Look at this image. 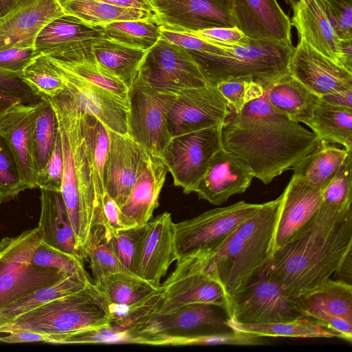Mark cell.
Here are the masks:
<instances>
[{
    "label": "cell",
    "mask_w": 352,
    "mask_h": 352,
    "mask_svg": "<svg viewBox=\"0 0 352 352\" xmlns=\"http://www.w3.org/2000/svg\"><path fill=\"white\" fill-rule=\"evenodd\" d=\"M50 60L57 67L65 83L66 90L82 111L97 118L109 130L128 134L129 102Z\"/></svg>",
    "instance_id": "cell-23"
},
{
    "label": "cell",
    "mask_w": 352,
    "mask_h": 352,
    "mask_svg": "<svg viewBox=\"0 0 352 352\" xmlns=\"http://www.w3.org/2000/svg\"><path fill=\"white\" fill-rule=\"evenodd\" d=\"M228 318L242 324L292 321L303 316L268 274L267 265L247 286L228 296Z\"/></svg>",
    "instance_id": "cell-12"
},
{
    "label": "cell",
    "mask_w": 352,
    "mask_h": 352,
    "mask_svg": "<svg viewBox=\"0 0 352 352\" xmlns=\"http://www.w3.org/2000/svg\"><path fill=\"white\" fill-rule=\"evenodd\" d=\"M108 303L94 283L49 302L0 327V333L28 331L58 344L78 331L112 324Z\"/></svg>",
    "instance_id": "cell-5"
},
{
    "label": "cell",
    "mask_w": 352,
    "mask_h": 352,
    "mask_svg": "<svg viewBox=\"0 0 352 352\" xmlns=\"http://www.w3.org/2000/svg\"><path fill=\"white\" fill-rule=\"evenodd\" d=\"M173 221L164 212L144 226L132 273L159 288L160 280L177 260L173 241Z\"/></svg>",
    "instance_id": "cell-18"
},
{
    "label": "cell",
    "mask_w": 352,
    "mask_h": 352,
    "mask_svg": "<svg viewBox=\"0 0 352 352\" xmlns=\"http://www.w3.org/2000/svg\"><path fill=\"white\" fill-rule=\"evenodd\" d=\"M57 1L65 14L75 16L93 26L118 21L155 19V14L148 11L118 6L98 0Z\"/></svg>",
    "instance_id": "cell-37"
},
{
    "label": "cell",
    "mask_w": 352,
    "mask_h": 352,
    "mask_svg": "<svg viewBox=\"0 0 352 352\" xmlns=\"http://www.w3.org/2000/svg\"><path fill=\"white\" fill-rule=\"evenodd\" d=\"M41 241L38 226L0 241V311L69 274L32 263Z\"/></svg>",
    "instance_id": "cell-8"
},
{
    "label": "cell",
    "mask_w": 352,
    "mask_h": 352,
    "mask_svg": "<svg viewBox=\"0 0 352 352\" xmlns=\"http://www.w3.org/2000/svg\"><path fill=\"white\" fill-rule=\"evenodd\" d=\"M63 15L57 0L24 1L0 17V50L34 47L40 30Z\"/></svg>",
    "instance_id": "cell-25"
},
{
    "label": "cell",
    "mask_w": 352,
    "mask_h": 352,
    "mask_svg": "<svg viewBox=\"0 0 352 352\" xmlns=\"http://www.w3.org/2000/svg\"><path fill=\"white\" fill-rule=\"evenodd\" d=\"M351 153L344 148H340L330 144L321 143L317 150L305 156L292 168L293 175L324 191Z\"/></svg>",
    "instance_id": "cell-34"
},
{
    "label": "cell",
    "mask_w": 352,
    "mask_h": 352,
    "mask_svg": "<svg viewBox=\"0 0 352 352\" xmlns=\"http://www.w3.org/2000/svg\"><path fill=\"white\" fill-rule=\"evenodd\" d=\"M219 6L230 12L231 0H211Z\"/></svg>",
    "instance_id": "cell-61"
},
{
    "label": "cell",
    "mask_w": 352,
    "mask_h": 352,
    "mask_svg": "<svg viewBox=\"0 0 352 352\" xmlns=\"http://www.w3.org/2000/svg\"><path fill=\"white\" fill-rule=\"evenodd\" d=\"M261 204L241 201L174 223L173 241L177 259L197 251L216 250Z\"/></svg>",
    "instance_id": "cell-11"
},
{
    "label": "cell",
    "mask_w": 352,
    "mask_h": 352,
    "mask_svg": "<svg viewBox=\"0 0 352 352\" xmlns=\"http://www.w3.org/2000/svg\"><path fill=\"white\" fill-rule=\"evenodd\" d=\"M352 90L331 94L321 97V100L337 106L346 107L352 109Z\"/></svg>",
    "instance_id": "cell-57"
},
{
    "label": "cell",
    "mask_w": 352,
    "mask_h": 352,
    "mask_svg": "<svg viewBox=\"0 0 352 352\" xmlns=\"http://www.w3.org/2000/svg\"><path fill=\"white\" fill-rule=\"evenodd\" d=\"M38 228L42 241L82 261L86 255L78 248L60 192L41 190Z\"/></svg>",
    "instance_id": "cell-29"
},
{
    "label": "cell",
    "mask_w": 352,
    "mask_h": 352,
    "mask_svg": "<svg viewBox=\"0 0 352 352\" xmlns=\"http://www.w3.org/2000/svg\"><path fill=\"white\" fill-rule=\"evenodd\" d=\"M147 51L103 37L94 42L92 54L97 64L129 89L137 76Z\"/></svg>",
    "instance_id": "cell-33"
},
{
    "label": "cell",
    "mask_w": 352,
    "mask_h": 352,
    "mask_svg": "<svg viewBox=\"0 0 352 352\" xmlns=\"http://www.w3.org/2000/svg\"><path fill=\"white\" fill-rule=\"evenodd\" d=\"M306 124L320 143L339 144L352 151V109L321 100Z\"/></svg>",
    "instance_id": "cell-35"
},
{
    "label": "cell",
    "mask_w": 352,
    "mask_h": 352,
    "mask_svg": "<svg viewBox=\"0 0 352 352\" xmlns=\"http://www.w3.org/2000/svg\"><path fill=\"white\" fill-rule=\"evenodd\" d=\"M56 113L63 155L60 192L78 248L87 250L94 230L104 226L103 199L97 194L86 151L82 126V111L65 89L47 99Z\"/></svg>",
    "instance_id": "cell-3"
},
{
    "label": "cell",
    "mask_w": 352,
    "mask_h": 352,
    "mask_svg": "<svg viewBox=\"0 0 352 352\" xmlns=\"http://www.w3.org/2000/svg\"><path fill=\"white\" fill-rule=\"evenodd\" d=\"M216 87L236 113H239L248 102L263 96L265 93L259 84L245 80L222 81Z\"/></svg>",
    "instance_id": "cell-46"
},
{
    "label": "cell",
    "mask_w": 352,
    "mask_h": 352,
    "mask_svg": "<svg viewBox=\"0 0 352 352\" xmlns=\"http://www.w3.org/2000/svg\"><path fill=\"white\" fill-rule=\"evenodd\" d=\"M138 74L155 89L175 94L208 84L192 54L162 37L147 50Z\"/></svg>",
    "instance_id": "cell-14"
},
{
    "label": "cell",
    "mask_w": 352,
    "mask_h": 352,
    "mask_svg": "<svg viewBox=\"0 0 352 352\" xmlns=\"http://www.w3.org/2000/svg\"><path fill=\"white\" fill-rule=\"evenodd\" d=\"M232 109L214 85L184 90L177 94L168 113L169 133L173 137L223 125Z\"/></svg>",
    "instance_id": "cell-15"
},
{
    "label": "cell",
    "mask_w": 352,
    "mask_h": 352,
    "mask_svg": "<svg viewBox=\"0 0 352 352\" xmlns=\"http://www.w3.org/2000/svg\"><path fill=\"white\" fill-rule=\"evenodd\" d=\"M144 226L121 229L115 233L107 230L116 255L131 273Z\"/></svg>",
    "instance_id": "cell-49"
},
{
    "label": "cell",
    "mask_w": 352,
    "mask_h": 352,
    "mask_svg": "<svg viewBox=\"0 0 352 352\" xmlns=\"http://www.w3.org/2000/svg\"><path fill=\"white\" fill-rule=\"evenodd\" d=\"M352 155L349 153L337 175L324 190L321 204L338 212L352 209Z\"/></svg>",
    "instance_id": "cell-45"
},
{
    "label": "cell",
    "mask_w": 352,
    "mask_h": 352,
    "mask_svg": "<svg viewBox=\"0 0 352 352\" xmlns=\"http://www.w3.org/2000/svg\"><path fill=\"white\" fill-rule=\"evenodd\" d=\"M299 312L322 311L352 322V286L330 278L292 298Z\"/></svg>",
    "instance_id": "cell-31"
},
{
    "label": "cell",
    "mask_w": 352,
    "mask_h": 352,
    "mask_svg": "<svg viewBox=\"0 0 352 352\" xmlns=\"http://www.w3.org/2000/svg\"><path fill=\"white\" fill-rule=\"evenodd\" d=\"M20 103H23L20 98L0 89V118Z\"/></svg>",
    "instance_id": "cell-59"
},
{
    "label": "cell",
    "mask_w": 352,
    "mask_h": 352,
    "mask_svg": "<svg viewBox=\"0 0 352 352\" xmlns=\"http://www.w3.org/2000/svg\"><path fill=\"white\" fill-rule=\"evenodd\" d=\"M98 26L105 38L145 51L161 38L160 25L155 19L118 21Z\"/></svg>",
    "instance_id": "cell-39"
},
{
    "label": "cell",
    "mask_w": 352,
    "mask_h": 352,
    "mask_svg": "<svg viewBox=\"0 0 352 352\" xmlns=\"http://www.w3.org/2000/svg\"><path fill=\"white\" fill-rule=\"evenodd\" d=\"M94 280L110 273L129 272L119 261L102 226L96 227L89 239L87 250Z\"/></svg>",
    "instance_id": "cell-42"
},
{
    "label": "cell",
    "mask_w": 352,
    "mask_h": 352,
    "mask_svg": "<svg viewBox=\"0 0 352 352\" xmlns=\"http://www.w3.org/2000/svg\"><path fill=\"white\" fill-rule=\"evenodd\" d=\"M254 177V173L247 163L221 147L210 160L193 192L199 199L220 206L231 196L244 192Z\"/></svg>",
    "instance_id": "cell-24"
},
{
    "label": "cell",
    "mask_w": 352,
    "mask_h": 352,
    "mask_svg": "<svg viewBox=\"0 0 352 352\" xmlns=\"http://www.w3.org/2000/svg\"><path fill=\"white\" fill-rule=\"evenodd\" d=\"M222 147L247 163L265 184L317 150L316 135L274 109L265 96L232 109L221 126Z\"/></svg>",
    "instance_id": "cell-1"
},
{
    "label": "cell",
    "mask_w": 352,
    "mask_h": 352,
    "mask_svg": "<svg viewBox=\"0 0 352 352\" xmlns=\"http://www.w3.org/2000/svg\"><path fill=\"white\" fill-rule=\"evenodd\" d=\"M213 255L214 251H197L177 258L175 270L160 285L161 298L152 314L188 304L206 303L223 307L228 316V296L209 269Z\"/></svg>",
    "instance_id": "cell-9"
},
{
    "label": "cell",
    "mask_w": 352,
    "mask_h": 352,
    "mask_svg": "<svg viewBox=\"0 0 352 352\" xmlns=\"http://www.w3.org/2000/svg\"><path fill=\"white\" fill-rule=\"evenodd\" d=\"M120 207L106 193L103 199L104 228L110 233L123 229L120 221Z\"/></svg>",
    "instance_id": "cell-55"
},
{
    "label": "cell",
    "mask_w": 352,
    "mask_h": 352,
    "mask_svg": "<svg viewBox=\"0 0 352 352\" xmlns=\"http://www.w3.org/2000/svg\"><path fill=\"white\" fill-rule=\"evenodd\" d=\"M32 263L54 268L66 274L86 272L84 261L56 250L42 241L32 255Z\"/></svg>",
    "instance_id": "cell-47"
},
{
    "label": "cell",
    "mask_w": 352,
    "mask_h": 352,
    "mask_svg": "<svg viewBox=\"0 0 352 352\" xmlns=\"http://www.w3.org/2000/svg\"><path fill=\"white\" fill-rule=\"evenodd\" d=\"M228 325L234 331L264 338H340L338 333L305 316L292 321L261 324H242L228 319Z\"/></svg>",
    "instance_id": "cell-38"
},
{
    "label": "cell",
    "mask_w": 352,
    "mask_h": 352,
    "mask_svg": "<svg viewBox=\"0 0 352 352\" xmlns=\"http://www.w3.org/2000/svg\"><path fill=\"white\" fill-rule=\"evenodd\" d=\"M19 77L40 98H52L66 89L57 67L43 54L37 55Z\"/></svg>",
    "instance_id": "cell-41"
},
{
    "label": "cell",
    "mask_w": 352,
    "mask_h": 352,
    "mask_svg": "<svg viewBox=\"0 0 352 352\" xmlns=\"http://www.w3.org/2000/svg\"><path fill=\"white\" fill-rule=\"evenodd\" d=\"M352 210L338 212L322 204L305 228L276 250L267 272L291 298L351 266Z\"/></svg>",
    "instance_id": "cell-2"
},
{
    "label": "cell",
    "mask_w": 352,
    "mask_h": 352,
    "mask_svg": "<svg viewBox=\"0 0 352 352\" xmlns=\"http://www.w3.org/2000/svg\"><path fill=\"white\" fill-rule=\"evenodd\" d=\"M59 133L56 113L50 102L41 98L33 131V158L36 176L47 164Z\"/></svg>",
    "instance_id": "cell-40"
},
{
    "label": "cell",
    "mask_w": 352,
    "mask_h": 352,
    "mask_svg": "<svg viewBox=\"0 0 352 352\" xmlns=\"http://www.w3.org/2000/svg\"><path fill=\"white\" fill-rule=\"evenodd\" d=\"M167 172L162 158L148 153L126 201L120 207L123 229L144 226L151 219Z\"/></svg>",
    "instance_id": "cell-27"
},
{
    "label": "cell",
    "mask_w": 352,
    "mask_h": 352,
    "mask_svg": "<svg viewBox=\"0 0 352 352\" xmlns=\"http://www.w3.org/2000/svg\"><path fill=\"white\" fill-rule=\"evenodd\" d=\"M39 101L30 104L20 103L0 118V134L8 142L28 189L36 188L33 131Z\"/></svg>",
    "instance_id": "cell-28"
},
{
    "label": "cell",
    "mask_w": 352,
    "mask_h": 352,
    "mask_svg": "<svg viewBox=\"0 0 352 352\" xmlns=\"http://www.w3.org/2000/svg\"><path fill=\"white\" fill-rule=\"evenodd\" d=\"M229 319L221 307L192 303L149 314L127 328L132 343L150 345H188L198 337L228 331Z\"/></svg>",
    "instance_id": "cell-7"
},
{
    "label": "cell",
    "mask_w": 352,
    "mask_h": 352,
    "mask_svg": "<svg viewBox=\"0 0 352 352\" xmlns=\"http://www.w3.org/2000/svg\"><path fill=\"white\" fill-rule=\"evenodd\" d=\"M106 299L111 316L141 304L160 288L155 287L133 273H110L94 280Z\"/></svg>",
    "instance_id": "cell-32"
},
{
    "label": "cell",
    "mask_w": 352,
    "mask_h": 352,
    "mask_svg": "<svg viewBox=\"0 0 352 352\" xmlns=\"http://www.w3.org/2000/svg\"><path fill=\"white\" fill-rule=\"evenodd\" d=\"M7 334L8 336L0 337V342L22 343L48 342V338L46 336L28 331H17Z\"/></svg>",
    "instance_id": "cell-56"
},
{
    "label": "cell",
    "mask_w": 352,
    "mask_h": 352,
    "mask_svg": "<svg viewBox=\"0 0 352 352\" xmlns=\"http://www.w3.org/2000/svg\"><path fill=\"white\" fill-rule=\"evenodd\" d=\"M0 89L20 98L24 104L36 103L41 100L16 74L2 69H0Z\"/></svg>",
    "instance_id": "cell-54"
},
{
    "label": "cell",
    "mask_w": 352,
    "mask_h": 352,
    "mask_svg": "<svg viewBox=\"0 0 352 352\" xmlns=\"http://www.w3.org/2000/svg\"><path fill=\"white\" fill-rule=\"evenodd\" d=\"M230 14L248 38L293 45L291 20L276 0H231Z\"/></svg>",
    "instance_id": "cell-22"
},
{
    "label": "cell",
    "mask_w": 352,
    "mask_h": 352,
    "mask_svg": "<svg viewBox=\"0 0 352 352\" xmlns=\"http://www.w3.org/2000/svg\"><path fill=\"white\" fill-rule=\"evenodd\" d=\"M39 54L35 47L0 50V69L19 76L24 68Z\"/></svg>",
    "instance_id": "cell-53"
},
{
    "label": "cell",
    "mask_w": 352,
    "mask_h": 352,
    "mask_svg": "<svg viewBox=\"0 0 352 352\" xmlns=\"http://www.w3.org/2000/svg\"><path fill=\"white\" fill-rule=\"evenodd\" d=\"M28 189L7 140L0 134V204Z\"/></svg>",
    "instance_id": "cell-44"
},
{
    "label": "cell",
    "mask_w": 352,
    "mask_h": 352,
    "mask_svg": "<svg viewBox=\"0 0 352 352\" xmlns=\"http://www.w3.org/2000/svg\"><path fill=\"white\" fill-rule=\"evenodd\" d=\"M132 343L126 329L114 324L89 328L74 333L58 344Z\"/></svg>",
    "instance_id": "cell-48"
},
{
    "label": "cell",
    "mask_w": 352,
    "mask_h": 352,
    "mask_svg": "<svg viewBox=\"0 0 352 352\" xmlns=\"http://www.w3.org/2000/svg\"><path fill=\"white\" fill-rule=\"evenodd\" d=\"M155 20L163 27L196 32L235 26L232 14L211 0H149Z\"/></svg>",
    "instance_id": "cell-26"
},
{
    "label": "cell",
    "mask_w": 352,
    "mask_h": 352,
    "mask_svg": "<svg viewBox=\"0 0 352 352\" xmlns=\"http://www.w3.org/2000/svg\"><path fill=\"white\" fill-rule=\"evenodd\" d=\"M323 191L293 175L282 195L272 255L294 239L310 222L322 201Z\"/></svg>",
    "instance_id": "cell-21"
},
{
    "label": "cell",
    "mask_w": 352,
    "mask_h": 352,
    "mask_svg": "<svg viewBox=\"0 0 352 352\" xmlns=\"http://www.w3.org/2000/svg\"><path fill=\"white\" fill-rule=\"evenodd\" d=\"M289 73L319 97L352 90V73L298 39L288 63Z\"/></svg>",
    "instance_id": "cell-19"
},
{
    "label": "cell",
    "mask_w": 352,
    "mask_h": 352,
    "mask_svg": "<svg viewBox=\"0 0 352 352\" xmlns=\"http://www.w3.org/2000/svg\"><path fill=\"white\" fill-rule=\"evenodd\" d=\"M104 37L99 26L65 14L47 23L38 33L34 47L50 58L71 62L94 58L92 45Z\"/></svg>",
    "instance_id": "cell-16"
},
{
    "label": "cell",
    "mask_w": 352,
    "mask_h": 352,
    "mask_svg": "<svg viewBox=\"0 0 352 352\" xmlns=\"http://www.w3.org/2000/svg\"><path fill=\"white\" fill-rule=\"evenodd\" d=\"M177 94L150 86L138 74L128 90V134L147 153L162 157L171 139L167 124Z\"/></svg>",
    "instance_id": "cell-10"
},
{
    "label": "cell",
    "mask_w": 352,
    "mask_h": 352,
    "mask_svg": "<svg viewBox=\"0 0 352 352\" xmlns=\"http://www.w3.org/2000/svg\"><path fill=\"white\" fill-rule=\"evenodd\" d=\"M342 42L352 41V0H320Z\"/></svg>",
    "instance_id": "cell-50"
},
{
    "label": "cell",
    "mask_w": 352,
    "mask_h": 352,
    "mask_svg": "<svg viewBox=\"0 0 352 352\" xmlns=\"http://www.w3.org/2000/svg\"><path fill=\"white\" fill-rule=\"evenodd\" d=\"M25 0H0V17L6 14Z\"/></svg>",
    "instance_id": "cell-60"
},
{
    "label": "cell",
    "mask_w": 352,
    "mask_h": 352,
    "mask_svg": "<svg viewBox=\"0 0 352 352\" xmlns=\"http://www.w3.org/2000/svg\"><path fill=\"white\" fill-rule=\"evenodd\" d=\"M264 96L276 111L295 122L307 124L321 101L320 97L309 90L287 73L270 85Z\"/></svg>",
    "instance_id": "cell-30"
},
{
    "label": "cell",
    "mask_w": 352,
    "mask_h": 352,
    "mask_svg": "<svg viewBox=\"0 0 352 352\" xmlns=\"http://www.w3.org/2000/svg\"><path fill=\"white\" fill-rule=\"evenodd\" d=\"M63 155L60 133L53 153L45 167L36 174V187L60 192L63 178Z\"/></svg>",
    "instance_id": "cell-51"
},
{
    "label": "cell",
    "mask_w": 352,
    "mask_h": 352,
    "mask_svg": "<svg viewBox=\"0 0 352 352\" xmlns=\"http://www.w3.org/2000/svg\"><path fill=\"white\" fill-rule=\"evenodd\" d=\"M219 45L218 54L192 55L208 83L212 85L226 80H245L259 84L265 91L278 78L289 73L293 45L254 39L243 45Z\"/></svg>",
    "instance_id": "cell-6"
},
{
    "label": "cell",
    "mask_w": 352,
    "mask_h": 352,
    "mask_svg": "<svg viewBox=\"0 0 352 352\" xmlns=\"http://www.w3.org/2000/svg\"><path fill=\"white\" fill-rule=\"evenodd\" d=\"M121 7L138 8L154 12L153 8L149 0H98Z\"/></svg>",
    "instance_id": "cell-58"
},
{
    "label": "cell",
    "mask_w": 352,
    "mask_h": 352,
    "mask_svg": "<svg viewBox=\"0 0 352 352\" xmlns=\"http://www.w3.org/2000/svg\"><path fill=\"white\" fill-rule=\"evenodd\" d=\"M222 125L173 136L162 158L171 174L175 186L185 194L193 190L206 173L213 155L222 147Z\"/></svg>",
    "instance_id": "cell-13"
},
{
    "label": "cell",
    "mask_w": 352,
    "mask_h": 352,
    "mask_svg": "<svg viewBox=\"0 0 352 352\" xmlns=\"http://www.w3.org/2000/svg\"><path fill=\"white\" fill-rule=\"evenodd\" d=\"M91 282L87 271L67 274L56 283L41 288L1 309L0 327L49 302L81 290Z\"/></svg>",
    "instance_id": "cell-36"
},
{
    "label": "cell",
    "mask_w": 352,
    "mask_h": 352,
    "mask_svg": "<svg viewBox=\"0 0 352 352\" xmlns=\"http://www.w3.org/2000/svg\"><path fill=\"white\" fill-rule=\"evenodd\" d=\"M49 58L78 77L109 91L128 102V87L118 78L98 65L94 58L71 62Z\"/></svg>",
    "instance_id": "cell-43"
},
{
    "label": "cell",
    "mask_w": 352,
    "mask_h": 352,
    "mask_svg": "<svg viewBox=\"0 0 352 352\" xmlns=\"http://www.w3.org/2000/svg\"><path fill=\"white\" fill-rule=\"evenodd\" d=\"M109 151L104 166L106 193L121 207L126 201L147 153L129 134H120L107 129Z\"/></svg>",
    "instance_id": "cell-20"
},
{
    "label": "cell",
    "mask_w": 352,
    "mask_h": 352,
    "mask_svg": "<svg viewBox=\"0 0 352 352\" xmlns=\"http://www.w3.org/2000/svg\"><path fill=\"white\" fill-rule=\"evenodd\" d=\"M292 8H294L300 0H284Z\"/></svg>",
    "instance_id": "cell-62"
},
{
    "label": "cell",
    "mask_w": 352,
    "mask_h": 352,
    "mask_svg": "<svg viewBox=\"0 0 352 352\" xmlns=\"http://www.w3.org/2000/svg\"><path fill=\"white\" fill-rule=\"evenodd\" d=\"M192 32L208 41L227 46L246 45L252 40L236 26L214 27Z\"/></svg>",
    "instance_id": "cell-52"
},
{
    "label": "cell",
    "mask_w": 352,
    "mask_h": 352,
    "mask_svg": "<svg viewBox=\"0 0 352 352\" xmlns=\"http://www.w3.org/2000/svg\"><path fill=\"white\" fill-rule=\"evenodd\" d=\"M282 195L261 204L214 251L209 269L228 296L252 281L267 265Z\"/></svg>",
    "instance_id": "cell-4"
},
{
    "label": "cell",
    "mask_w": 352,
    "mask_h": 352,
    "mask_svg": "<svg viewBox=\"0 0 352 352\" xmlns=\"http://www.w3.org/2000/svg\"><path fill=\"white\" fill-rule=\"evenodd\" d=\"M291 21L302 39L322 55L352 73V41L342 42L320 0H300Z\"/></svg>",
    "instance_id": "cell-17"
}]
</instances>
